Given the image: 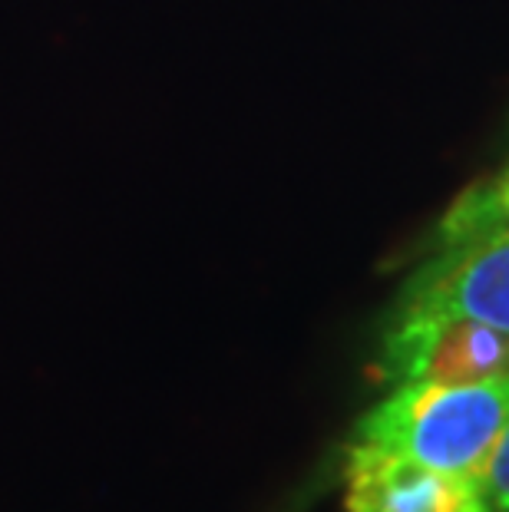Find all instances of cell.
Returning <instances> with one entry per match:
<instances>
[{"label":"cell","instance_id":"obj_1","mask_svg":"<svg viewBox=\"0 0 509 512\" xmlns=\"http://www.w3.org/2000/svg\"><path fill=\"white\" fill-rule=\"evenodd\" d=\"M509 423V370L467 384H394L354 423L348 446L437 470H476Z\"/></svg>","mask_w":509,"mask_h":512},{"label":"cell","instance_id":"obj_2","mask_svg":"<svg viewBox=\"0 0 509 512\" xmlns=\"http://www.w3.org/2000/svg\"><path fill=\"white\" fill-rule=\"evenodd\" d=\"M387 318H470L509 331V225L433 248Z\"/></svg>","mask_w":509,"mask_h":512},{"label":"cell","instance_id":"obj_3","mask_svg":"<svg viewBox=\"0 0 509 512\" xmlns=\"http://www.w3.org/2000/svg\"><path fill=\"white\" fill-rule=\"evenodd\" d=\"M509 370V331L470 318H387L377 377L387 384H467Z\"/></svg>","mask_w":509,"mask_h":512},{"label":"cell","instance_id":"obj_4","mask_svg":"<svg viewBox=\"0 0 509 512\" xmlns=\"http://www.w3.org/2000/svg\"><path fill=\"white\" fill-rule=\"evenodd\" d=\"M344 512H490L473 470L344 446Z\"/></svg>","mask_w":509,"mask_h":512},{"label":"cell","instance_id":"obj_5","mask_svg":"<svg viewBox=\"0 0 509 512\" xmlns=\"http://www.w3.org/2000/svg\"><path fill=\"white\" fill-rule=\"evenodd\" d=\"M509 225V162L486 176L483 182L470 185L457 202L450 205L447 215L440 219L437 232H433V248L453 245L463 238L493 232V228Z\"/></svg>","mask_w":509,"mask_h":512},{"label":"cell","instance_id":"obj_6","mask_svg":"<svg viewBox=\"0 0 509 512\" xmlns=\"http://www.w3.org/2000/svg\"><path fill=\"white\" fill-rule=\"evenodd\" d=\"M476 483L486 499L490 512H509V423L500 437L493 440V446L486 450V456L476 463Z\"/></svg>","mask_w":509,"mask_h":512}]
</instances>
